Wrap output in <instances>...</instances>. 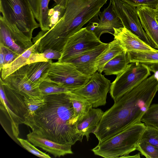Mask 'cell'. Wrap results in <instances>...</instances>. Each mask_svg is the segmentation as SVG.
Instances as JSON below:
<instances>
[{
	"label": "cell",
	"mask_w": 158,
	"mask_h": 158,
	"mask_svg": "<svg viewBox=\"0 0 158 158\" xmlns=\"http://www.w3.org/2000/svg\"><path fill=\"white\" fill-rule=\"evenodd\" d=\"M158 91V79L153 74L114 101L93 133L99 142L140 121Z\"/></svg>",
	"instance_id": "1"
},
{
	"label": "cell",
	"mask_w": 158,
	"mask_h": 158,
	"mask_svg": "<svg viewBox=\"0 0 158 158\" xmlns=\"http://www.w3.org/2000/svg\"><path fill=\"white\" fill-rule=\"evenodd\" d=\"M69 93L44 96L45 103L35 112L30 127L32 132L60 144L82 142Z\"/></svg>",
	"instance_id": "2"
},
{
	"label": "cell",
	"mask_w": 158,
	"mask_h": 158,
	"mask_svg": "<svg viewBox=\"0 0 158 158\" xmlns=\"http://www.w3.org/2000/svg\"><path fill=\"white\" fill-rule=\"evenodd\" d=\"M108 0H69L64 16L54 26L44 31L38 46L43 52L51 48L61 52L68 38L93 18Z\"/></svg>",
	"instance_id": "3"
},
{
	"label": "cell",
	"mask_w": 158,
	"mask_h": 158,
	"mask_svg": "<svg viewBox=\"0 0 158 158\" xmlns=\"http://www.w3.org/2000/svg\"><path fill=\"white\" fill-rule=\"evenodd\" d=\"M146 126L139 122L101 142L91 150L96 155L116 158L129 155L136 150L137 145Z\"/></svg>",
	"instance_id": "4"
},
{
	"label": "cell",
	"mask_w": 158,
	"mask_h": 158,
	"mask_svg": "<svg viewBox=\"0 0 158 158\" xmlns=\"http://www.w3.org/2000/svg\"><path fill=\"white\" fill-rule=\"evenodd\" d=\"M0 12L10 27L31 40L34 30L40 27L27 0H0Z\"/></svg>",
	"instance_id": "5"
},
{
	"label": "cell",
	"mask_w": 158,
	"mask_h": 158,
	"mask_svg": "<svg viewBox=\"0 0 158 158\" xmlns=\"http://www.w3.org/2000/svg\"><path fill=\"white\" fill-rule=\"evenodd\" d=\"M151 72L148 67L144 64L132 62L128 64L111 83L109 92L114 101L148 77Z\"/></svg>",
	"instance_id": "6"
},
{
	"label": "cell",
	"mask_w": 158,
	"mask_h": 158,
	"mask_svg": "<svg viewBox=\"0 0 158 158\" xmlns=\"http://www.w3.org/2000/svg\"><path fill=\"white\" fill-rule=\"evenodd\" d=\"M90 77L81 73L71 63L58 61L52 63L45 80L75 90L84 86Z\"/></svg>",
	"instance_id": "7"
},
{
	"label": "cell",
	"mask_w": 158,
	"mask_h": 158,
	"mask_svg": "<svg viewBox=\"0 0 158 158\" xmlns=\"http://www.w3.org/2000/svg\"><path fill=\"white\" fill-rule=\"evenodd\" d=\"M103 43L94 33L88 30L86 27L82 28L68 38L61 52V57L58 61L64 62Z\"/></svg>",
	"instance_id": "8"
},
{
	"label": "cell",
	"mask_w": 158,
	"mask_h": 158,
	"mask_svg": "<svg viewBox=\"0 0 158 158\" xmlns=\"http://www.w3.org/2000/svg\"><path fill=\"white\" fill-rule=\"evenodd\" d=\"M111 83L101 73H95L91 76L83 87L73 92L85 98L92 105L93 108L105 105Z\"/></svg>",
	"instance_id": "9"
},
{
	"label": "cell",
	"mask_w": 158,
	"mask_h": 158,
	"mask_svg": "<svg viewBox=\"0 0 158 158\" xmlns=\"http://www.w3.org/2000/svg\"><path fill=\"white\" fill-rule=\"evenodd\" d=\"M110 1L112 3L113 10L121 20L123 27L152 47L141 26L136 7L121 0H110Z\"/></svg>",
	"instance_id": "10"
},
{
	"label": "cell",
	"mask_w": 158,
	"mask_h": 158,
	"mask_svg": "<svg viewBox=\"0 0 158 158\" xmlns=\"http://www.w3.org/2000/svg\"><path fill=\"white\" fill-rule=\"evenodd\" d=\"M26 65L20 68L0 81L10 89L24 97L34 99H42L39 85L30 80L26 74Z\"/></svg>",
	"instance_id": "11"
},
{
	"label": "cell",
	"mask_w": 158,
	"mask_h": 158,
	"mask_svg": "<svg viewBox=\"0 0 158 158\" xmlns=\"http://www.w3.org/2000/svg\"><path fill=\"white\" fill-rule=\"evenodd\" d=\"M108 45V44L103 43L92 49L77 54L64 62L73 64L81 73L91 76L97 71L95 64L96 58L106 48Z\"/></svg>",
	"instance_id": "12"
},
{
	"label": "cell",
	"mask_w": 158,
	"mask_h": 158,
	"mask_svg": "<svg viewBox=\"0 0 158 158\" xmlns=\"http://www.w3.org/2000/svg\"><path fill=\"white\" fill-rule=\"evenodd\" d=\"M141 26L152 47L158 49V24L155 18V10L146 6L136 7Z\"/></svg>",
	"instance_id": "13"
},
{
	"label": "cell",
	"mask_w": 158,
	"mask_h": 158,
	"mask_svg": "<svg viewBox=\"0 0 158 158\" xmlns=\"http://www.w3.org/2000/svg\"><path fill=\"white\" fill-rule=\"evenodd\" d=\"M114 39L120 42L124 51H156L157 50L147 44L125 27L114 28Z\"/></svg>",
	"instance_id": "14"
},
{
	"label": "cell",
	"mask_w": 158,
	"mask_h": 158,
	"mask_svg": "<svg viewBox=\"0 0 158 158\" xmlns=\"http://www.w3.org/2000/svg\"><path fill=\"white\" fill-rule=\"evenodd\" d=\"M27 137L28 141L35 146L41 148L55 157L73 153L71 145L57 143L43 138L32 131L27 134Z\"/></svg>",
	"instance_id": "15"
},
{
	"label": "cell",
	"mask_w": 158,
	"mask_h": 158,
	"mask_svg": "<svg viewBox=\"0 0 158 158\" xmlns=\"http://www.w3.org/2000/svg\"><path fill=\"white\" fill-rule=\"evenodd\" d=\"M99 16L100 18L99 24L94 32L99 39L103 33H108L113 35L114 28H118L123 27L121 20L113 10L110 1L108 6L103 11L100 12Z\"/></svg>",
	"instance_id": "16"
},
{
	"label": "cell",
	"mask_w": 158,
	"mask_h": 158,
	"mask_svg": "<svg viewBox=\"0 0 158 158\" xmlns=\"http://www.w3.org/2000/svg\"><path fill=\"white\" fill-rule=\"evenodd\" d=\"M103 112L100 109L92 108L82 119L77 122L78 132L82 136H85L87 141L90 134L94 133L98 125Z\"/></svg>",
	"instance_id": "17"
},
{
	"label": "cell",
	"mask_w": 158,
	"mask_h": 158,
	"mask_svg": "<svg viewBox=\"0 0 158 158\" xmlns=\"http://www.w3.org/2000/svg\"><path fill=\"white\" fill-rule=\"evenodd\" d=\"M0 109L6 115L10 123L13 135L17 138L19 132V125L24 124L23 119L16 113L15 109L7 98L2 83L0 85Z\"/></svg>",
	"instance_id": "18"
},
{
	"label": "cell",
	"mask_w": 158,
	"mask_h": 158,
	"mask_svg": "<svg viewBox=\"0 0 158 158\" xmlns=\"http://www.w3.org/2000/svg\"><path fill=\"white\" fill-rule=\"evenodd\" d=\"M41 38L37 40H32L33 45L25 51L13 62L4 65L0 70L1 78L2 80L25 65L28 64V59L31 54L33 53L38 52L37 47Z\"/></svg>",
	"instance_id": "19"
},
{
	"label": "cell",
	"mask_w": 158,
	"mask_h": 158,
	"mask_svg": "<svg viewBox=\"0 0 158 158\" xmlns=\"http://www.w3.org/2000/svg\"><path fill=\"white\" fill-rule=\"evenodd\" d=\"M52 60L26 65V74L28 78L33 83L40 85L47 77L52 63Z\"/></svg>",
	"instance_id": "20"
},
{
	"label": "cell",
	"mask_w": 158,
	"mask_h": 158,
	"mask_svg": "<svg viewBox=\"0 0 158 158\" xmlns=\"http://www.w3.org/2000/svg\"><path fill=\"white\" fill-rule=\"evenodd\" d=\"M123 51L124 50L119 41L114 39L108 44L106 48L96 58L95 64L97 70L101 73L106 64Z\"/></svg>",
	"instance_id": "21"
},
{
	"label": "cell",
	"mask_w": 158,
	"mask_h": 158,
	"mask_svg": "<svg viewBox=\"0 0 158 158\" xmlns=\"http://www.w3.org/2000/svg\"><path fill=\"white\" fill-rule=\"evenodd\" d=\"M3 85L7 98L17 114L23 119L24 124L26 125L27 117V111L24 102V97L6 86Z\"/></svg>",
	"instance_id": "22"
},
{
	"label": "cell",
	"mask_w": 158,
	"mask_h": 158,
	"mask_svg": "<svg viewBox=\"0 0 158 158\" xmlns=\"http://www.w3.org/2000/svg\"><path fill=\"white\" fill-rule=\"evenodd\" d=\"M130 63L127 52L123 51L109 61L103 70L107 75H117L123 71Z\"/></svg>",
	"instance_id": "23"
},
{
	"label": "cell",
	"mask_w": 158,
	"mask_h": 158,
	"mask_svg": "<svg viewBox=\"0 0 158 158\" xmlns=\"http://www.w3.org/2000/svg\"><path fill=\"white\" fill-rule=\"evenodd\" d=\"M69 94L77 122L93 108L92 105L85 98L73 91Z\"/></svg>",
	"instance_id": "24"
},
{
	"label": "cell",
	"mask_w": 158,
	"mask_h": 158,
	"mask_svg": "<svg viewBox=\"0 0 158 158\" xmlns=\"http://www.w3.org/2000/svg\"><path fill=\"white\" fill-rule=\"evenodd\" d=\"M51 0H52L57 5L66 8L69 0H39V19L38 22L41 31H47L49 30V27L48 12V5Z\"/></svg>",
	"instance_id": "25"
},
{
	"label": "cell",
	"mask_w": 158,
	"mask_h": 158,
	"mask_svg": "<svg viewBox=\"0 0 158 158\" xmlns=\"http://www.w3.org/2000/svg\"><path fill=\"white\" fill-rule=\"evenodd\" d=\"M0 44L19 55L26 51L17 44L12 38L1 15H0Z\"/></svg>",
	"instance_id": "26"
},
{
	"label": "cell",
	"mask_w": 158,
	"mask_h": 158,
	"mask_svg": "<svg viewBox=\"0 0 158 158\" xmlns=\"http://www.w3.org/2000/svg\"><path fill=\"white\" fill-rule=\"evenodd\" d=\"M127 53L130 63L158 64V50L149 51H131L127 52Z\"/></svg>",
	"instance_id": "27"
},
{
	"label": "cell",
	"mask_w": 158,
	"mask_h": 158,
	"mask_svg": "<svg viewBox=\"0 0 158 158\" xmlns=\"http://www.w3.org/2000/svg\"><path fill=\"white\" fill-rule=\"evenodd\" d=\"M39 87L43 96L50 94L67 93L74 90L61 86L57 84L46 80L42 82Z\"/></svg>",
	"instance_id": "28"
},
{
	"label": "cell",
	"mask_w": 158,
	"mask_h": 158,
	"mask_svg": "<svg viewBox=\"0 0 158 158\" xmlns=\"http://www.w3.org/2000/svg\"><path fill=\"white\" fill-rule=\"evenodd\" d=\"M146 126L158 129V104L151 105L140 119Z\"/></svg>",
	"instance_id": "29"
},
{
	"label": "cell",
	"mask_w": 158,
	"mask_h": 158,
	"mask_svg": "<svg viewBox=\"0 0 158 158\" xmlns=\"http://www.w3.org/2000/svg\"><path fill=\"white\" fill-rule=\"evenodd\" d=\"M24 101L27 111L26 125L30 127L32 122L35 112L45 103V99H34L24 97Z\"/></svg>",
	"instance_id": "30"
},
{
	"label": "cell",
	"mask_w": 158,
	"mask_h": 158,
	"mask_svg": "<svg viewBox=\"0 0 158 158\" xmlns=\"http://www.w3.org/2000/svg\"><path fill=\"white\" fill-rule=\"evenodd\" d=\"M136 150L147 158H158V148L145 141L139 140L137 145Z\"/></svg>",
	"instance_id": "31"
},
{
	"label": "cell",
	"mask_w": 158,
	"mask_h": 158,
	"mask_svg": "<svg viewBox=\"0 0 158 158\" xmlns=\"http://www.w3.org/2000/svg\"><path fill=\"white\" fill-rule=\"evenodd\" d=\"M66 8L63 6L56 4L53 8L49 9L48 12V21L50 29L62 18Z\"/></svg>",
	"instance_id": "32"
},
{
	"label": "cell",
	"mask_w": 158,
	"mask_h": 158,
	"mask_svg": "<svg viewBox=\"0 0 158 158\" xmlns=\"http://www.w3.org/2000/svg\"><path fill=\"white\" fill-rule=\"evenodd\" d=\"M140 139L147 141L158 148V129L146 126Z\"/></svg>",
	"instance_id": "33"
},
{
	"label": "cell",
	"mask_w": 158,
	"mask_h": 158,
	"mask_svg": "<svg viewBox=\"0 0 158 158\" xmlns=\"http://www.w3.org/2000/svg\"><path fill=\"white\" fill-rule=\"evenodd\" d=\"M17 139L22 146L31 153L40 158H51L49 155L38 150L27 140L18 137Z\"/></svg>",
	"instance_id": "34"
},
{
	"label": "cell",
	"mask_w": 158,
	"mask_h": 158,
	"mask_svg": "<svg viewBox=\"0 0 158 158\" xmlns=\"http://www.w3.org/2000/svg\"><path fill=\"white\" fill-rule=\"evenodd\" d=\"M132 6H146L155 8L158 5V0H121Z\"/></svg>",
	"instance_id": "35"
},
{
	"label": "cell",
	"mask_w": 158,
	"mask_h": 158,
	"mask_svg": "<svg viewBox=\"0 0 158 158\" xmlns=\"http://www.w3.org/2000/svg\"><path fill=\"white\" fill-rule=\"evenodd\" d=\"M0 47L2 48L4 54V65L11 63L20 56L1 44H0Z\"/></svg>",
	"instance_id": "36"
},
{
	"label": "cell",
	"mask_w": 158,
	"mask_h": 158,
	"mask_svg": "<svg viewBox=\"0 0 158 158\" xmlns=\"http://www.w3.org/2000/svg\"><path fill=\"white\" fill-rule=\"evenodd\" d=\"M42 53L44 58L47 60L55 59L58 60L61 56L60 52L51 48L45 49Z\"/></svg>",
	"instance_id": "37"
},
{
	"label": "cell",
	"mask_w": 158,
	"mask_h": 158,
	"mask_svg": "<svg viewBox=\"0 0 158 158\" xmlns=\"http://www.w3.org/2000/svg\"><path fill=\"white\" fill-rule=\"evenodd\" d=\"M97 15L91 19L86 27L87 29L90 31L94 33V32L97 28L99 24L100 19Z\"/></svg>",
	"instance_id": "38"
},
{
	"label": "cell",
	"mask_w": 158,
	"mask_h": 158,
	"mask_svg": "<svg viewBox=\"0 0 158 158\" xmlns=\"http://www.w3.org/2000/svg\"><path fill=\"white\" fill-rule=\"evenodd\" d=\"M44 57L42 53L36 52L31 53L28 60V64L41 61H48Z\"/></svg>",
	"instance_id": "39"
},
{
	"label": "cell",
	"mask_w": 158,
	"mask_h": 158,
	"mask_svg": "<svg viewBox=\"0 0 158 158\" xmlns=\"http://www.w3.org/2000/svg\"><path fill=\"white\" fill-rule=\"evenodd\" d=\"M32 9L35 18L38 21L39 19V0H27Z\"/></svg>",
	"instance_id": "40"
},
{
	"label": "cell",
	"mask_w": 158,
	"mask_h": 158,
	"mask_svg": "<svg viewBox=\"0 0 158 158\" xmlns=\"http://www.w3.org/2000/svg\"><path fill=\"white\" fill-rule=\"evenodd\" d=\"M147 65L151 72L154 73L158 79V64H145Z\"/></svg>",
	"instance_id": "41"
},
{
	"label": "cell",
	"mask_w": 158,
	"mask_h": 158,
	"mask_svg": "<svg viewBox=\"0 0 158 158\" xmlns=\"http://www.w3.org/2000/svg\"><path fill=\"white\" fill-rule=\"evenodd\" d=\"M5 56L2 48L0 47V70L3 68L4 64Z\"/></svg>",
	"instance_id": "42"
},
{
	"label": "cell",
	"mask_w": 158,
	"mask_h": 158,
	"mask_svg": "<svg viewBox=\"0 0 158 158\" xmlns=\"http://www.w3.org/2000/svg\"><path fill=\"white\" fill-rule=\"evenodd\" d=\"M140 153H138L136 155L133 156H130L129 155L123 156L120 157V158H140Z\"/></svg>",
	"instance_id": "43"
},
{
	"label": "cell",
	"mask_w": 158,
	"mask_h": 158,
	"mask_svg": "<svg viewBox=\"0 0 158 158\" xmlns=\"http://www.w3.org/2000/svg\"><path fill=\"white\" fill-rule=\"evenodd\" d=\"M155 18L158 24V5L155 8Z\"/></svg>",
	"instance_id": "44"
}]
</instances>
